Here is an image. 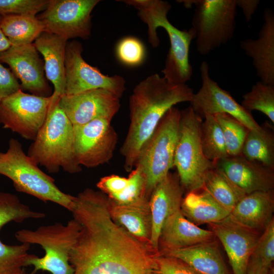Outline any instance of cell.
<instances>
[{
  "label": "cell",
  "instance_id": "cell-27",
  "mask_svg": "<svg viewBox=\"0 0 274 274\" xmlns=\"http://www.w3.org/2000/svg\"><path fill=\"white\" fill-rule=\"evenodd\" d=\"M271 124L266 121L258 129L249 130L241 155L274 169V131Z\"/></svg>",
  "mask_w": 274,
  "mask_h": 274
},
{
  "label": "cell",
  "instance_id": "cell-39",
  "mask_svg": "<svg viewBox=\"0 0 274 274\" xmlns=\"http://www.w3.org/2000/svg\"><path fill=\"white\" fill-rule=\"evenodd\" d=\"M155 270L162 274H199L182 260L169 256H154Z\"/></svg>",
  "mask_w": 274,
  "mask_h": 274
},
{
  "label": "cell",
  "instance_id": "cell-41",
  "mask_svg": "<svg viewBox=\"0 0 274 274\" xmlns=\"http://www.w3.org/2000/svg\"><path fill=\"white\" fill-rule=\"evenodd\" d=\"M21 89L20 84L11 70L0 61V102Z\"/></svg>",
  "mask_w": 274,
  "mask_h": 274
},
{
  "label": "cell",
  "instance_id": "cell-46",
  "mask_svg": "<svg viewBox=\"0 0 274 274\" xmlns=\"http://www.w3.org/2000/svg\"><path fill=\"white\" fill-rule=\"evenodd\" d=\"M28 274H30V273H28ZM34 274H37V273H34Z\"/></svg>",
  "mask_w": 274,
  "mask_h": 274
},
{
  "label": "cell",
  "instance_id": "cell-45",
  "mask_svg": "<svg viewBox=\"0 0 274 274\" xmlns=\"http://www.w3.org/2000/svg\"><path fill=\"white\" fill-rule=\"evenodd\" d=\"M151 274H162V273L155 270Z\"/></svg>",
  "mask_w": 274,
  "mask_h": 274
},
{
  "label": "cell",
  "instance_id": "cell-16",
  "mask_svg": "<svg viewBox=\"0 0 274 274\" xmlns=\"http://www.w3.org/2000/svg\"><path fill=\"white\" fill-rule=\"evenodd\" d=\"M120 99L108 90L96 89L64 94L59 105L73 125H83L99 118L112 120L120 108Z\"/></svg>",
  "mask_w": 274,
  "mask_h": 274
},
{
  "label": "cell",
  "instance_id": "cell-38",
  "mask_svg": "<svg viewBox=\"0 0 274 274\" xmlns=\"http://www.w3.org/2000/svg\"><path fill=\"white\" fill-rule=\"evenodd\" d=\"M252 256L258 258L265 266L271 267L274 260V220L264 229L259 237Z\"/></svg>",
  "mask_w": 274,
  "mask_h": 274
},
{
  "label": "cell",
  "instance_id": "cell-35",
  "mask_svg": "<svg viewBox=\"0 0 274 274\" xmlns=\"http://www.w3.org/2000/svg\"><path fill=\"white\" fill-rule=\"evenodd\" d=\"M127 178L126 187L120 193L108 197L110 200L119 204H129L149 199L146 193V179L139 166H135Z\"/></svg>",
  "mask_w": 274,
  "mask_h": 274
},
{
  "label": "cell",
  "instance_id": "cell-12",
  "mask_svg": "<svg viewBox=\"0 0 274 274\" xmlns=\"http://www.w3.org/2000/svg\"><path fill=\"white\" fill-rule=\"evenodd\" d=\"M80 42H67L65 51V94L73 95L87 90L104 89L120 98L126 90L125 79L121 76H109L87 63L82 56Z\"/></svg>",
  "mask_w": 274,
  "mask_h": 274
},
{
  "label": "cell",
  "instance_id": "cell-13",
  "mask_svg": "<svg viewBox=\"0 0 274 274\" xmlns=\"http://www.w3.org/2000/svg\"><path fill=\"white\" fill-rule=\"evenodd\" d=\"M106 118L73 125L74 153L80 166L95 167L108 162L113 156L118 135Z\"/></svg>",
  "mask_w": 274,
  "mask_h": 274
},
{
  "label": "cell",
  "instance_id": "cell-11",
  "mask_svg": "<svg viewBox=\"0 0 274 274\" xmlns=\"http://www.w3.org/2000/svg\"><path fill=\"white\" fill-rule=\"evenodd\" d=\"M99 0H49L47 8L37 17L44 31L67 40L88 39L91 32V13Z\"/></svg>",
  "mask_w": 274,
  "mask_h": 274
},
{
  "label": "cell",
  "instance_id": "cell-3",
  "mask_svg": "<svg viewBox=\"0 0 274 274\" xmlns=\"http://www.w3.org/2000/svg\"><path fill=\"white\" fill-rule=\"evenodd\" d=\"M138 11V16L148 26V41L152 47L159 44L157 29L163 28L169 39L170 47L166 55L164 68L161 71L163 77L174 84H183L190 80L193 73L189 62V53L195 32L192 27L180 30L168 20L167 14L172 6L162 0L121 1Z\"/></svg>",
  "mask_w": 274,
  "mask_h": 274
},
{
  "label": "cell",
  "instance_id": "cell-10",
  "mask_svg": "<svg viewBox=\"0 0 274 274\" xmlns=\"http://www.w3.org/2000/svg\"><path fill=\"white\" fill-rule=\"evenodd\" d=\"M51 101L52 95L39 96L20 89L0 102V124L33 141L45 123Z\"/></svg>",
  "mask_w": 274,
  "mask_h": 274
},
{
  "label": "cell",
  "instance_id": "cell-28",
  "mask_svg": "<svg viewBox=\"0 0 274 274\" xmlns=\"http://www.w3.org/2000/svg\"><path fill=\"white\" fill-rule=\"evenodd\" d=\"M0 29L11 46H15L31 44L44 31L37 17L27 15H0Z\"/></svg>",
  "mask_w": 274,
  "mask_h": 274
},
{
  "label": "cell",
  "instance_id": "cell-8",
  "mask_svg": "<svg viewBox=\"0 0 274 274\" xmlns=\"http://www.w3.org/2000/svg\"><path fill=\"white\" fill-rule=\"evenodd\" d=\"M186 8L195 7L192 21L198 52L206 55L227 44L236 28L235 0L178 1Z\"/></svg>",
  "mask_w": 274,
  "mask_h": 274
},
{
  "label": "cell",
  "instance_id": "cell-6",
  "mask_svg": "<svg viewBox=\"0 0 274 274\" xmlns=\"http://www.w3.org/2000/svg\"><path fill=\"white\" fill-rule=\"evenodd\" d=\"M0 174L10 179L18 192L55 203L70 212L73 208L75 196L60 190L54 179L39 168L16 139H11L7 151L0 152Z\"/></svg>",
  "mask_w": 274,
  "mask_h": 274
},
{
  "label": "cell",
  "instance_id": "cell-33",
  "mask_svg": "<svg viewBox=\"0 0 274 274\" xmlns=\"http://www.w3.org/2000/svg\"><path fill=\"white\" fill-rule=\"evenodd\" d=\"M214 116L221 127L229 156L241 155L243 144L250 129L228 114H217Z\"/></svg>",
  "mask_w": 274,
  "mask_h": 274
},
{
  "label": "cell",
  "instance_id": "cell-1",
  "mask_svg": "<svg viewBox=\"0 0 274 274\" xmlns=\"http://www.w3.org/2000/svg\"><path fill=\"white\" fill-rule=\"evenodd\" d=\"M71 212L81 226L70 254L74 274H151L155 271L156 254L112 219L107 195L86 188L75 196Z\"/></svg>",
  "mask_w": 274,
  "mask_h": 274
},
{
  "label": "cell",
  "instance_id": "cell-31",
  "mask_svg": "<svg viewBox=\"0 0 274 274\" xmlns=\"http://www.w3.org/2000/svg\"><path fill=\"white\" fill-rule=\"evenodd\" d=\"M242 97L241 105L247 111H259L274 124V85L259 81Z\"/></svg>",
  "mask_w": 274,
  "mask_h": 274
},
{
  "label": "cell",
  "instance_id": "cell-17",
  "mask_svg": "<svg viewBox=\"0 0 274 274\" xmlns=\"http://www.w3.org/2000/svg\"><path fill=\"white\" fill-rule=\"evenodd\" d=\"M209 225L225 250L233 274H247L258 233L237 224L229 215Z\"/></svg>",
  "mask_w": 274,
  "mask_h": 274
},
{
  "label": "cell",
  "instance_id": "cell-7",
  "mask_svg": "<svg viewBox=\"0 0 274 274\" xmlns=\"http://www.w3.org/2000/svg\"><path fill=\"white\" fill-rule=\"evenodd\" d=\"M202 121L190 106L181 111L174 166L187 192L202 189L206 174L214 166L203 153L200 141Z\"/></svg>",
  "mask_w": 274,
  "mask_h": 274
},
{
  "label": "cell",
  "instance_id": "cell-4",
  "mask_svg": "<svg viewBox=\"0 0 274 274\" xmlns=\"http://www.w3.org/2000/svg\"><path fill=\"white\" fill-rule=\"evenodd\" d=\"M73 140V125L58 101L48 112L27 155L50 173H57L60 168L70 174L78 173L82 167L74 156Z\"/></svg>",
  "mask_w": 274,
  "mask_h": 274
},
{
  "label": "cell",
  "instance_id": "cell-23",
  "mask_svg": "<svg viewBox=\"0 0 274 274\" xmlns=\"http://www.w3.org/2000/svg\"><path fill=\"white\" fill-rule=\"evenodd\" d=\"M273 190L256 191L244 196L229 216L237 224L258 232L266 228L273 218Z\"/></svg>",
  "mask_w": 274,
  "mask_h": 274
},
{
  "label": "cell",
  "instance_id": "cell-40",
  "mask_svg": "<svg viewBox=\"0 0 274 274\" xmlns=\"http://www.w3.org/2000/svg\"><path fill=\"white\" fill-rule=\"evenodd\" d=\"M127 184V178L111 175L101 178L96 186L100 191L110 197L122 191Z\"/></svg>",
  "mask_w": 274,
  "mask_h": 274
},
{
  "label": "cell",
  "instance_id": "cell-2",
  "mask_svg": "<svg viewBox=\"0 0 274 274\" xmlns=\"http://www.w3.org/2000/svg\"><path fill=\"white\" fill-rule=\"evenodd\" d=\"M193 93L186 84L169 83L158 74L134 87L129 98V126L120 149L127 172L134 167L141 150L167 111L177 104L190 102Z\"/></svg>",
  "mask_w": 274,
  "mask_h": 274
},
{
  "label": "cell",
  "instance_id": "cell-30",
  "mask_svg": "<svg viewBox=\"0 0 274 274\" xmlns=\"http://www.w3.org/2000/svg\"><path fill=\"white\" fill-rule=\"evenodd\" d=\"M200 127V141L203 153L215 163L229 156L221 127L214 115H208Z\"/></svg>",
  "mask_w": 274,
  "mask_h": 274
},
{
  "label": "cell",
  "instance_id": "cell-34",
  "mask_svg": "<svg viewBox=\"0 0 274 274\" xmlns=\"http://www.w3.org/2000/svg\"><path fill=\"white\" fill-rule=\"evenodd\" d=\"M28 244L8 245L0 240V274H28L24 267L29 256Z\"/></svg>",
  "mask_w": 274,
  "mask_h": 274
},
{
  "label": "cell",
  "instance_id": "cell-19",
  "mask_svg": "<svg viewBox=\"0 0 274 274\" xmlns=\"http://www.w3.org/2000/svg\"><path fill=\"white\" fill-rule=\"evenodd\" d=\"M214 163L246 194L273 190V169L249 161L242 155L228 156Z\"/></svg>",
  "mask_w": 274,
  "mask_h": 274
},
{
  "label": "cell",
  "instance_id": "cell-24",
  "mask_svg": "<svg viewBox=\"0 0 274 274\" xmlns=\"http://www.w3.org/2000/svg\"><path fill=\"white\" fill-rule=\"evenodd\" d=\"M109 210L111 218L116 223L151 248L152 223L149 199L129 204H119L109 198Z\"/></svg>",
  "mask_w": 274,
  "mask_h": 274
},
{
  "label": "cell",
  "instance_id": "cell-42",
  "mask_svg": "<svg viewBox=\"0 0 274 274\" xmlns=\"http://www.w3.org/2000/svg\"><path fill=\"white\" fill-rule=\"evenodd\" d=\"M260 3L259 0H235L237 7H239L247 22L250 21Z\"/></svg>",
  "mask_w": 274,
  "mask_h": 274
},
{
  "label": "cell",
  "instance_id": "cell-26",
  "mask_svg": "<svg viewBox=\"0 0 274 274\" xmlns=\"http://www.w3.org/2000/svg\"><path fill=\"white\" fill-rule=\"evenodd\" d=\"M181 210L188 220L197 226L220 221L230 213L203 189L187 192L183 198Z\"/></svg>",
  "mask_w": 274,
  "mask_h": 274
},
{
  "label": "cell",
  "instance_id": "cell-37",
  "mask_svg": "<svg viewBox=\"0 0 274 274\" xmlns=\"http://www.w3.org/2000/svg\"><path fill=\"white\" fill-rule=\"evenodd\" d=\"M49 0H0V15H36L44 11Z\"/></svg>",
  "mask_w": 274,
  "mask_h": 274
},
{
  "label": "cell",
  "instance_id": "cell-43",
  "mask_svg": "<svg viewBox=\"0 0 274 274\" xmlns=\"http://www.w3.org/2000/svg\"><path fill=\"white\" fill-rule=\"evenodd\" d=\"M271 267L262 264L257 257L251 256L247 271V274H270Z\"/></svg>",
  "mask_w": 274,
  "mask_h": 274
},
{
  "label": "cell",
  "instance_id": "cell-25",
  "mask_svg": "<svg viewBox=\"0 0 274 274\" xmlns=\"http://www.w3.org/2000/svg\"><path fill=\"white\" fill-rule=\"evenodd\" d=\"M199 274H230L215 241H210L167 253Z\"/></svg>",
  "mask_w": 274,
  "mask_h": 274
},
{
  "label": "cell",
  "instance_id": "cell-18",
  "mask_svg": "<svg viewBox=\"0 0 274 274\" xmlns=\"http://www.w3.org/2000/svg\"><path fill=\"white\" fill-rule=\"evenodd\" d=\"M184 190L177 173L169 172L157 184L150 196L152 223L150 245L156 254L161 227L168 217L181 209Z\"/></svg>",
  "mask_w": 274,
  "mask_h": 274
},
{
  "label": "cell",
  "instance_id": "cell-29",
  "mask_svg": "<svg viewBox=\"0 0 274 274\" xmlns=\"http://www.w3.org/2000/svg\"><path fill=\"white\" fill-rule=\"evenodd\" d=\"M202 189L230 212L246 195L215 166L206 174Z\"/></svg>",
  "mask_w": 274,
  "mask_h": 274
},
{
  "label": "cell",
  "instance_id": "cell-15",
  "mask_svg": "<svg viewBox=\"0 0 274 274\" xmlns=\"http://www.w3.org/2000/svg\"><path fill=\"white\" fill-rule=\"evenodd\" d=\"M38 52L33 43L11 46L0 52V61L8 64L14 76L20 80L22 91L49 97L53 92L45 76L44 60Z\"/></svg>",
  "mask_w": 274,
  "mask_h": 274
},
{
  "label": "cell",
  "instance_id": "cell-22",
  "mask_svg": "<svg viewBox=\"0 0 274 274\" xmlns=\"http://www.w3.org/2000/svg\"><path fill=\"white\" fill-rule=\"evenodd\" d=\"M67 41L59 36L44 31L33 43L38 51L43 56L46 76L54 87L49 112L65 94V51Z\"/></svg>",
  "mask_w": 274,
  "mask_h": 274
},
{
  "label": "cell",
  "instance_id": "cell-14",
  "mask_svg": "<svg viewBox=\"0 0 274 274\" xmlns=\"http://www.w3.org/2000/svg\"><path fill=\"white\" fill-rule=\"evenodd\" d=\"M200 71L201 86L196 93H193L189 102L196 114L204 118L208 115L224 113L232 116L250 130L259 128L251 113L210 77L207 62H201Z\"/></svg>",
  "mask_w": 274,
  "mask_h": 274
},
{
  "label": "cell",
  "instance_id": "cell-44",
  "mask_svg": "<svg viewBox=\"0 0 274 274\" xmlns=\"http://www.w3.org/2000/svg\"><path fill=\"white\" fill-rule=\"evenodd\" d=\"M11 46L10 42L0 29V52L7 50Z\"/></svg>",
  "mask_w": 274,
  "mask_h": 274
},
{
  "label": "cell",
  "instance_id": "cell-5",
  "mask_svg": "<svg viewBox=\"0 0 274 274\" xmlns=\"http://www.w3.org/2000/svg\"><path fill=\"white\" fill-rule=\"evenodd\" d=\"M80 229L79 223L73 218L66 224L55 223L41 226L34 230H18L15 234L18 241L39 245L45 252L41 258L29 255L25 266L33 267L30 274L36 273L40 270L51 274H74V268L70 262V254L77 241Z\"/></svg>",
  "mask_w": 274,
  "mask_h": 274
},
{
  "label": "cell",
  "instance_id": "cell-36",
  "mask_svg": "<svg viewBox=\"0 0 274 274\" xmlns=\"http://www.w3.org/2000/svg\"><path fill=\"white\" fill-rule=\"evenodd\" d=\"M145 52L143 43L134 37L122 39L116 47V54L119 60L128 66L141 64L145 59Z\"/></svg>",
  "mask_w": 274,
  "mask_h": 274
},
{
  "label": "cell",
  "instance_id": "cell-32",
  "mask_svg": "<svg viewBox=\"0 0 274 274\" xmlns=\"http://www.w3.org/2000/svg\"><path fill=\"white\" fill-rule=\"evenodd\" d=\"M44 213L35 211L22 203L17 196L9 192H0V230L7 223H21L28 219H39Z\"/></svg>",
  "mask_w": 274,
  "mask_h": 274
},
{
  "label": "cell",
  "instance_id": "cell-9",
  "mask_svg": "<svg viewBox=\"0 0 274 274\" xmlns=\"http://www.w3.org/2000/svg\"><path fill=\"white\" fill-rule=\"evenodd\" d=\"M180 114L178 108L174 106L169 109L138 156L135 166H139L145 176L149 198L157 184L174 167Z\"/></svg>",
  "mask_w": 274,
  "mask_h": 274
},
{
  "label": "cell",
  "instance_id": "cell-20",
  "mask_svg": "<svg viewBox=\"0 0 274 274\" xmlns=\"http://www.w3.org/2000/svg\"><path fill=\"white\" fill-rule=\"evenodd\" d=\"M263 23L256 39L241 41V48L252 59L257 77L264 83L274 85V13L266 8Z\"/></svg>",
  "mask_w": 274,
  "mask_h": 274
},
{
  "label": "cell",
  "instance_id": "cell-21",
  "mask_svg": "<svg viewBox=\"0 0 274 274\" xmlns=\"http://www.w3.org/2000/svg\"><path fill=\"white\" fill-rule=\"evenodd\" d=\"M215 239L211 230L202 229L191 222L180 209L163 224L158 239V254L164 255Z\"/></svg>",
  "mask_w": 274,
  "mask_h": 274
}]
</instances>
